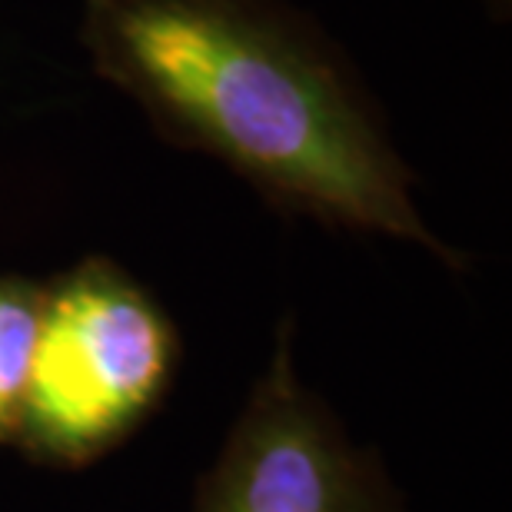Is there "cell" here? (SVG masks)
<instances>
[{
  "label": "cell",
  "mask_w": 512,
  "mask_h": 512,
  "mask_svg": "<svg viewBox=\"0 0 512 512\" xmlns=\"http://www.w3.org/2000/svg\"><path fill=\"white\" fill-rule=\"evenodd\" d=\"M94 67L163 137L213 153L266 197L336 227L459 256L423 223L360 80L276 0H87Z\"/></svg>",
  "instance_id": "1"
},
{
  "label": "cell",
  "mask_w": 512,
  "mask_h": 512,
  "mask_svg": "<svg viewBox=\"0 0 512 512\" xmlns=\"http://www.w3.org/2000/svg\"><path fill=\"white\" fill-rule=\"evenodd\" d=\"M177 340L157 300L94 256L40 293L14 436L37 463L84 466L130 436L170 380Z\"/></svg>",
  "instance_id": "2"
},
{
  "label": "cell",
  "mask_w": 512,
  "mask_h": 512,
  "mask_svg": "<svg viewBox=\"0 0 512 512\" xmlns=\"http://www.w3.org/2000/svg\"><path fill=\"white\" fill-rule=\"evenodd\" d=\"M190 512H403L380 463L296 373L290 330L233 423Z\"/></svg>",
  "instance_id": "3"
},
{
  "label": "cell",
  "mask_w": 512,
  "mask_h": 512,
  "mask_svg": "<svg viewBox=\"0 0 512 512\" xmlns=\"http://www.w3.org/2000/svg\"><path fill=\"white\" fill-rule=\"evenodd\" d=\"M40 323V290L0 276V439L14 436Z\"/></svg>",
  "instance_id": "4"
}]
</instances>
